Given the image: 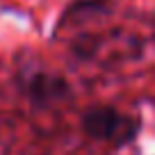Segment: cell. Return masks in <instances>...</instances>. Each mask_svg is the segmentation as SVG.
Segmentation results:
<instances>
[{"label": "cell", "instance_id": "1", "mask_svg": "<svg viewBox=\"0 0 155 155\" xmlns=\"http://www.w3.org/2000/svg\"><path fill=\"white\" fill-rule=\"evenodd\" d=\"M82 132L94 141L114 146H128L139 135V119L116 110L114 105H91L82 114Z\"/></svg>", "mask_w": 155, "mask_h": 155}, {"label": "cell", "instance_id": "2", "mask_svg": "<svg viewBox=\"0 0 155 155\" xmlns=\"http://www.w3.org/2000/svg\"><path fill=\"white\" fill-rule=\"evenodd\" d=\"M18 87L25 94V98L37 107H55L71 98V84L66 82V78L46 68L23 73Z\"/></svg>", "mask_w": 155, "mask_h": 155}]
</instances>
